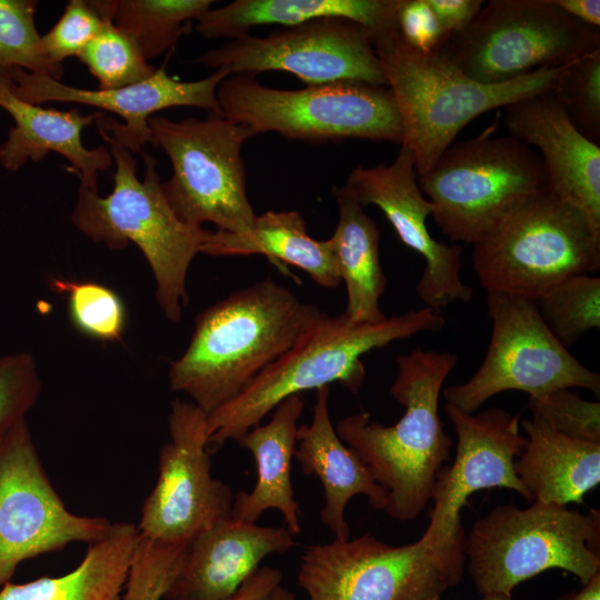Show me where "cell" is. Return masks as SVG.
Segmentation results:
<instances>
[{"mask_svg": "<svg viewBox=\"0 0 600 600\" xmlns=\"http://www.w3.org/2000/svg\"><path fill=\"white\" fill-rule=\"evenodd\" d=\"M194 62L228 76L279 70L307 86L358 81L387 87L370 32L339 18L277 29L267 37L247 34L203 52Z\"/></svg>", "mask_w": 600, "mask_h": 600, "instance_id": "obj_15", "label": "cell"}, {"mask_svg": "<svg viewBox=\"0 0 600 600\" xmlns=\"http://www.w3.org/2000/svg\"><path fill=\"white\" fill-rule=\"evenodd\" d=\"M101 17L129 34L147 60L174 48L211 0H90Z\"/></svg>", "mask_w": 600, "mask_h": 600, "instance_id": "obj_30", "label": "cell"}, {"mask_svg": "<svg viewBox=\"0 0 600 600\" xmlns=\"http://www.w3.org/2000/svg\"><path fill=\"white\" fill-rule=\"evenodd\" d=\"M444 323L441 311L427 306L378 323L324 314L236 398L207 416L210 453L228 440L238 442L291 396L332 382L357 393L366 378L363 354L420 332H437Z\"/></svg>", "mask_w": 600, "mask_h": 600, "instance_id": "obj_3", "label": "cell"}, {"mask_svg": "<svg viewBox=\"0 0 600 600\" xmlns=\"http://www.w3.org/2000/svg\"><path fill=\"white\" fill-rule=\"evenodd\" d=\"M40 390V377L30 353L0 356V438L26 420Z\"/></svg>", "mask_w": 600, "mask_h": 600, "instance_id": "obj_38", "label": "cell"}, {"mask_svg": "<svg viewBox=\"0 0 600 600\" xmlns=\"http://www.w3.org/2000/svg\"><path fill=\"white\" fill-rule=\"evenodd\" d=\"M282 572L273 567H259L240 587L226 600H270L272 591L280 586Z\"/></svg>", "mask_w": 600, "mask_h": 600, "instance_id": "obj_42", "label": "cell"}, {"mask_svg": "<svg viewBox=\"0 0 600 600\" xmlns=\"http://www.w3.org/2000/svg\"><path fill=\"white\" fill-rule=\"evenodd\" d=\"M402 124V142L417 176L429 170L474 118L551 88L564 66L540 68L516 80L484 84L467 76L442 51L422 53L397 29L371 36Z\"/></svg>", "mask_w": 600, "mask_h": 600, "instance_id": "obj_5", "label": "cell"}, {"mask_svg": "<svg viewBox=\"0 0 600 600\" xmlns=\"http://www.w3.org/2000/svg\"><path fill=\"white\" fill-rule=\"evenodd\" d=\"M200 252L216 257L262 254L303 270L318 286L336 288L341 283L329 239L311 238L296 210L256 216L252 227L240 233L208 231Z\"/></svg>", "mask_w": 600, "mask_h": 600, "instance_id": "obj_27", "label": "cell"}, {"mask_svg": "<svg viewBox=\"0 0 600 600\" xmlns=\"http://www.w3.org/2000/svg\"><path fill=\"white\" fill-rule=\"evenodd\" d=\"M480 600H512L511 597L504 594H486Z\"/></svg>", "mask_w": 600, "mask_h": 600, "instance_id": "obj_46", "label": "cell"}, {"mask_svg": "<svg viewBox=\"0 0 600 600\" xmlns=\"http://www.w3.org/2000/svg\"><path fill=\"white\" fill-rule=\"evenodd\" d=\"M532 418L554 431L580 441L600 444V403L582 399L570 389L529 398Z\"/></svg>", "mask_w": 600, "mask_h": 600, "instance_id": "obj_37", "label": "cell"}, {"mask_svg": "<svg viewBox=\"0 0 600 600\" xmlns=\"http://www.w3.org/2000/svg\"><path fill=\"white\" fill-rule=\"evenodd\" d=\"M222 114L259 133L310 143L346 139L402 142V124L388 87L337 81L297 90L273 89L257 76L231 74L218 87Z\"/></svg>", "mask_w": 600, "mask_h": 600, "instance_id": "obj_8", "label": "cell"}, {"mask_svg": "<svg viewBox=\"0 0 600 600\" xmlns=\"http://www.w3.org/2000/svg\"><path fill=\"white\" fill-rule=\"evenodd\" d=\"M396 21L400 37L422 53L441 50L450 36L439 23L428 0H398Z\"/></svg>", "mask_w": 600, "mask_h": 600, "instance_id": "obj_40", "label": "cell"}, {"mask_svg": "<svg viewBox=\"0 0 600 600\" xmlns=\"http://www.w3.org/2000/svg\"><path fill=\"white\" fill-rule=\"evenodd\" d=\"M503 108L509 136L539 150L549 192L600 228V146L576 129L550 89Z\"/></svg>", "mask_w": 600, "mask_h": 600, "instance_id": "obj_20", "label": "cell"}, {"mask_svg": "<svg viewBox=\"0 0 600 600\" xmlns=\"http://www.w3.org/2000/svg\"><path fill=\"white\" fill-rule=\"evenodd\" d=\"M600 513L531 502L499 504L479 518L466 538V569L481 596L504 594L550 569L582 584L600 572Z\"/></svg>", "mask_w": 600, "mask_h": 600, "instance_id": "obj_6", "label": "cell"}, {"mask_svg": "<svg viewBox=\"0 0 600 600\" xmlns=\"http://www.w3.org/2000/svg\"><path fill=\"white\" fill-rule=\"evenodd\" d=\"M396 362L390 392L404 407L403 416L384 426L361 411L342 418L334 429L388 491L387 514L408 521L431 501L437 473L451 458L452 440L438 409L442 386L458 358L417 347Z\"/></svg>", "mask_w": 600, "mask_h": 600, "instance_id": "obj_2", "label": "cell"}, {"mask_svg": "<svg viewBox=\"0 0 600 600\" xmlns=\"http://www.w3.org/2000/svg\"><path fill=\"white\" fill-rule=\"evenodd\" d=\"M98 129L116 166L113 189L100 197L98 190L80 186L71 220L86 237L112 250L124 249L129 243L137 246L152 270L156 298L164 317L179 322L189 300L188 270L200 253L208 230L176 216L163 193L152 154L143 156L144 173L140 180L133 153L104 129Z\"/></svg>", "mask_w": 600, "mask_h": 600, "instance_id": "obj_4", "label": "cell"}, {"mask_svg": "<svg viewBox=\"0 0 600 600\" xmlns=\"http://www.w3.org/2000/svg\"><path fill=\"white\" fill-rule=\"evenodd\" d=\"M294 546L286 527H263L226 518L188 546L164 600H226L273 553Z\"/></svg>", "mask_w": 600, "mask_h": 600, "instance_id": "obj_21", "label": "cell"}, {"mask_svg": "<svg viewBox=\"0 0 600 600\" xmlns=\"http://www.w3.org/2000/svg\"><path fill=\"white\" fill-rule=\"evenodd\" d=\"M336 200L339 219L329 241L347 288L342 313L356 323L381 322L387 318L380 308L387 279L380 263L378 226L358 203L342 197Z\"/></svg>", "mask_w": 600, "mask_h": 600, "instance_id": "obj_29", "label": "cell"}, {"mask_svg": "<svg viewBox=\"0 0 600 600\" xmlns=\"http://www.w3.org/2000/svg\"><path fill=\"white\" fill-rule=\"evenodd\" d=\"M441 27L449 33L466 29L480 11L482 0H428Z\"/></svg>", "mask_w": 600, "mask_h": 600, "instance_id": "obj_41", "label": "cell"}, {"mask_svg": "<svg viewBox=\"0 0 600 600\" xmlns=\"http://www.w3.org/2000/svg\"><path fill=\"white\" fill-rule=\"evenodd\" d=\"M9 74L11 92L26 102H76L118 114L123 122L104 116L96 123L131 153L153 143L148 121L158 111L171 107H197L222 114L217 90L229 77L223 70H214L201 80L180 81L161 67L150 78L131 86L90 90L64 84L60 80L21 68L10 69Z\"/></svg>", "mask_w": 600, "mask_h": 600, "instance_id": "obj_19", "label": "cell"}, {"mask_svg": "<svg viewBox=\"0 0 600 600\" xmlns=\"http://www.w3.org/2000/svg\"><path fill=\"white\" fill-rule=\"evenodd\" d=\"M148 123L152 146L171 162L172 174L162 189L176 216L196 227L213 223L218 231L249 230L257 214L247 196L241 149L256 132L214 112L179 121L152 116Z\"/></svg>", "mask_w": 600, "mask_h": 600, "instance_id": "obj_11", "label": "cell"}, {"mask_svg": "<svg viewBox=\"0 0 600 600\" xmlns=\"http://www.w3.org/2000/svg\"><path fill=\"white\" fill-rule=\"evenodd\" d=\"M326 313L272 279L237 290L201 311L170 367L172 391L207 414L236 398Z\"/></svg>", "mask_w": 600, "mask_h": 600, "instance_id": "obj_1", "label": "cell"}, {"mask_svg": "<svg viewBox=\"0 0 600 600\" xmlns=\"http://www.w3.org/2000/svg\"><path fill=\"white\" fill-rule=\"evenodd\" d=\"M303 407L300 394L284 399L272 410L269 422L251 428L238 441L253 456L258 478L250 492L239 491L234 494L232 519L256 523L264 510L277 509L292 536L301 532L291 466L297 448L298 420Z\"/></svg>", "mask_w": 600, "mask_h": 600, "instance_id": "obj_24", "label": "cell"}, {"mask_svg": "<svg viewBox=\"0 0 600 600\" xmlns=\"http://www.w3.org/2000/svg\"><path fill=\"white\" fill-rule=\"evenodd\" d=\"M541 319L564 347L600 328V278L571 276L544 290L536 299Z\"/></svg>", "mask_w": 600, "mask_h": 600, "instance_id": "obj_31", "label": "cell"}, {"mask_svg": "<svg viewBox=\"0 0 600 600\" xmlns=\"http://www.w3.org/2000/svg\"><path fill=\"white\" fill-rule=\"evenodd\" d=\"M270 600H296L294 594L278 586L271 593Z\"/></svg>", "mask_w": 600, "mask_h": 600, "instance_id": "obj_45", "label": "cell"}, {"mask_svg": "<svg viewBox=\"0 0 600 600\" xmlns=\"http://www.w3.org/2000/svg\"><path fill=\"white\" fill-rule=\"evenodd\" d=\"M37 7L34 0H0V72L21 68L60 80L63 66L51 62L41 48Z\"/></svg>", "mask_w": 600, "mask_h": 600, "instance_id": "obj_34", "label": "cell"}, {"mask_svg": "<svg viewBox=\"0 0 600 600\" xmlns=\"http://www.w3.org/2000/svg\"><path fill=\"white\" fill-rule=\"evenodd\" d=\"M566 13L578 21L599 29L600 1L599 0H553Z\"/></svg>", "mask_w": 600, "mask_h": 600, "instance_id": "obj_43", "label": "cell"}, {"mask_svg": "<svg viewBox=\"0 0 600 600\" xmlns=\"http://www.w3.org/2000/svg\"><path fill=\"white\" fill-rule=\"evenodd\" d=\"M464 529L443 542L421 538L394 547L370 533L312 544L298 583L309 600H439L466 571Z\"/></svg>", "mask_w": 600, "mask_h": 600, "instance_id": "obj_9", "label": "cell"}, {"mask_svg": "<svg viewBox=\"0 0 600 600\" xmlns=\"http://www.w3.org/2000/svg\"><path fill=\"white\" fill-rule=\"evenodd\" d=\"M598 49L599 29L572 18L553 0H490L440 51L476 81L499 84Z\"/></svg>", "mask_w": 600, "mask_h": 600, "instance_id": "obj_12", "label": "cell"}, {"mask_svg": "<svg viewBox=\"0 0 600 600\" xmlns=\"http://www.w3.org/2000/svg\"><path fill=\"white\" fill-rule=\"evenodd\" d=\"M487 307L492 321L487 353L472 377L443 390L447 403L473 413L509 390L540 398L559 389L583 388L599 396V373L553 337L533 299L487 292Z\"/></svg>", "mask_w": 600, "mask_h": 600, "instance_id": "obj_13", "label": "cell"}, {"mask_svg": "<svg viewBox=\"0 0 600 600\" xmlns=\"http://www.w3.org/2000/svg\"><path fill=\"white\" fill-rule=\"evenodd\" d=\"M78 58L98 80L100 90L141 82L157 70L134 40L106 19L101 30Z\"/></svg>", "mask_w": 600, "mask_h": 600, "instance_id": "obj_32", "label": "cell"}, {"mask_svg": "<svg viewBox=\"0 0 600 600\" xmlns=\"http://www.w3.org/2000/svg\"><path fill=\"white\" fill-rule=\"evenodd\" d=\"M329 386L316 390L313 418L298 427L294 457L304 474L316 476L322 483L324 504L321 521L346 541L350 528L344 519L348 501L357 494L368 498L370 506L384 510L388 491L376 482L359 456L339 438L329 414Z\"/></svg>", "mask_w": 600, "mask_h": 600, "instance_id": "obj_23", "label": "cell"}, {"mask_svg": "<svg viewBox=\"0 0 600 600\" xmlns=\"http://www.w3.org/2000/svg\"><path fill=\"white\" fill-rule=\"evenodd\" d=\"M472 266L487 292L536 299L548 288L600 268V228L546 192L473 244Z\"/></svg>", "mask_w": 600, "mask_h": 600, "instance_id": "obj_10", "label": "cell"}, {"mask_svg": "<svg viewBox=\"0 0 600 600\" xmlns=\"http://www.w3.org/2000/svg\"><path fill=\"white\" fill-rule=\"evenodd\" d=\"M138 536L134 523L113 522L73 570L26 583L9 581L0 588V600H121Z\"/></svg>", "mask_w": 600, "mask_h": 600, "instance_id": "obj_28", "label": "cell"}, {"mask_svg": "<svg viewBox=\"0 0 600 600\" xmlns=\"http://www.w3.org/2000/svg\"><path fill=\"white\" fill-rule=\"evenodd\" d=\"M103 24L90 0H70L56 24L41 36L42 51L51 62L62 66L66 59L78 58Z\"/></svg>", "mask_w": 600, "mask_h": 600, "instance_id": "obj_39", "label": "cell"}, {"mask_svg": "<svg viewBox=\"0 0 600 600\" xmlns=\"http://www.w3.org/2000/svg\"><path fill=\"white\" fill-rule=\"evenodd\" d=\"M207 416L193 402H171L170 440L159 453L158 479L136 524L139 534L189 546L201 532L230 518L234 494L211 473Z\"/></svg>", "mask_w": 600, "mask_h": 600, "instance_id": "obj_16", "label": "cell"}, {"mask_svg": "<svg viewBox=\"0 0 600 600\" xmlns=\"http://www.w3.org/2000/svg\"><path fill=\"white\" fill-rule=\"evenodd\" d=\"M111 526L106 518L68 510L46 473L26 420L0 438V588L21 562L73 542L94 543Z\"/></svg>", "mask_w": 600, "mask_h": 600, "instance_id": "obj_14", "label": "cell"}, {"mask_svg": "<svg viewBox=\"0 0 600 600\" xmlns=\"http://www.w3.org/2000/svg\"><path fill=\"white\" fill-rule=\"evenodd\" d=\"M444 411L457 434V452L451 466L437 473L432 489L430 521L422 537L443 542L461 529L460 511L476 491L504 488L532 502L514 471L527 438L520 433V414L501 408L480 413L464 412L450 403Z\"/></svg>", "mask_w": 600, "mask_h": 600, "instance_id": "obj_18", "label": "cell"}, {"mask_svg": "<svg viewBox=\"0 0 600 600\" xmlns=\"http://www.w3.org/2000/svg\"><path fill=\"white\" fill-rule=\"evenodd\" d=\"M398 0H236L209 9L196 21L194 30L206 39L236 40L258 26H298L323 18L359 23L371 36L397 28Z\"/></svg>", "mask_w": 600, "mask_h": 600, "instance_id": "obj_25", "label": "cell"}, {"mask_svg": "<svg viewBox=\"0 0 600 600\" xmlns=\"http://www.w3.org/2000/svg\"><path fill=\"white\" fill-rule=\"evenodd\" d=\"M551 92L576 129L600 142V49L566 64Z\"/></svg>", "mask_w": 600, "mask_h": 600, "instance_id": "obj_35", "label": "cell"}, {"mask_svg": "<svg viewBox=\"0 0 600 600\" xmlns=\"http://www.w3.org/2000/svg\"><path fill=\"white\" fill-rule=\"evenodd\" d=\"M187 548L139 534L121 600H164L182 567Z\"/></svg>", "mask_w": 600, "mask_h": 600, "instance_id": "obj_36", "label": "cell"}, {"mask_svg": "<svg viewBox=\"0 0 600 600\" xmlns=\"http://www.w3.org/2000/svg\"><path fill=\"white\" fill-rule=\"evenodd\" d=\"M9 71L0 72V107L12 117L14 126L0 144L2 167L17 171L28 160L41 161L53 151L69 161L80 186L98 190V174L109 169L113 159L107 147L88 149L82 131L104 113L99 110L84 116L77 109H46L20 100L10 90Z\"/></svg>", "mask_w": 600, "mask_h": 600, "instance_id": "obj_22", "label": "cell"}, {"mask_svg": "<svg viewBox=\"0 0 600 600\" xmlns=\"http://www.w3.org/2000/svg\"><path fill=\"white\" fill-rule=\"evenodd\" d=\"M332 193L362 208L378 207L399 239L423 257L424 269L416 293L424 306L440 310L452 302L472 299L473 289L460 277L461 248L439 242L429 232L427 221L432 208L419 188L414 157L409 147L400 144L398 156L390 164L356 167L344 184L334 188Z\"/></svg>", "mask_w": 600, "mask_h": 600, "instance_id": "obj_17", "label": "cell"}, {"mask_svg": "<svg viewBox=\"0 0 600 600\" xmlns=\"http://www.w3.org/2000/svg\"><path fill=\"white\" fill-rule=\"evenodd\" d=\"M520 424L527 442L514 471L531 501L583 503L600 482V444L568 438L534 418Z\"/></svg>", "mask_w": 600, "mask_h": 600, "instance_id": "obj_26", "label": "cell"}, {"mask_svg": "<svg viewBox=\"0 0 600 600\" xmlns=\"http://www.w3.org/2000/svg\"><path fill=\"white\" fill-rule=\"evenodd\" d=\"M417 180L441 232L472 246L518 208L549 192L538 152L510 136L452 143Z\"/></svg>", "mask_w": 600, "mask_h": 600, "instance_id": "obj_7", "label": "cell"}, {"mask_svg": "<svg viewBox=\"0 0 600 600\" xmlns=\"http://www.w3.org/2000/svg\"><path fill=\"white\" fill-rule=\"evenodd\" d=\"M559 600H600V572L584 583L578 592L563 594Z\"/></svg>", "mask_w": 600, "mask_h": 600, "instance_id": "obj_44", "label": "cell"}, {"mask_svg": "<svg viewBox=\"0 0 600 600\" xmlns=\"http://www.w3.org/2000/svg\"><path fill=\"white\" fill-rule=\"evenodd\" d=\"M51 288L66 293L70 321L79 332L107 342L119 341L122 338L127 311L116 291L94 281L61 278L51 279Z\"/></svg>", "mask_w": 600, "mask_h": 600, "instance_id": "obj_33", "label": "cell"}]
</instances>
